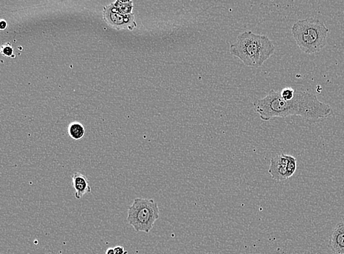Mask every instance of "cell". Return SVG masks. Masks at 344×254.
Wrapping results in <instances>:
<instances>
[{
	"label": "cell",
	"mask_w": 344,
	"mask_h": 254,
	"mask_svg": "<svg viewBox=\"0 0 344 254\" xmlns=\"http://www.w3.org/2000/svg\"><path fill=\"white\" fill-rule=\"evenodd\" d=\"M254 110L264 121L274 117L297 115L307 120H324L332 114L329 105L321 102L313 93L296 90L295 95L290 101L282 98L280 93L271 90L267 96L253 102Z\"/></svg>",
	"instance_id": "obj_1"
},
{
	"label": "cell",
	"mask_w": 344,
	"mask_h": 254,
	"mask_svg": "<svg viewBox=\"0 0 344 254\" xmlns=\"http://www.w3.org/2000/svg\"><path fill=\"white\" fill-rule=\"evenodd\" d=\"M275 51V47L268 36L245 31L239 35L237 41L231 45L232 55L238 57L245 66L259 68Z\"/></svg>",
	"instance_id": "obj_2"
},
{
	"label": "cell",
	"mask_w": 344,
	"mask_h": 254,
	"mask_svg": "<svg viewBox=\"0 0 344 254\" xmlns=\"http://www.w3.org/2000/svg\"><path fill=\"white\" fill-rule=\"evenodd\" d=\"M329 29L322 21L310 17L297 21L291 33L299 49L308 55L320 52L326 44Z\"/></svg>",
	"instance_id": "obj_3"
},
{
	"label": "cell",
	"mask_w": 344,
	"mask_h": 254,
	"mask_svg": "<svg viewBox=\"0 0 344 254\" xmlns=\"http://www.w3.org/2000/svg\"><path fill=\"white\" fill-rule=\"evenodd\" d=\"M159 218V206L154 199L135 198L128 209L127 221L138 232L149 233Z\"/></svg>",
	"instance_id": "obj_4"
},
{
	"label": "cell",
	"mask_w": 344,
	"mask_h": 254,
	"mask_svg": "<svg viewBox=\"0 0 344 254\" xmlns=\"http://www.w3.org/2000/svg\"><path fill=\"white\" fill-rule=\"evenodd\" d=\"M103 17L105 22L109 26L117 29V30L127 28L132 30L137 28L135 15L133 14H130V15H122L116 9L114 3L104 8Z\"/></svg>",
	"instance_id": "obj_5"
},
{
	"label": "cell",
	"mask_w": 344,
	"mask_h": 254,
	"mask_svg": "<svg viewBox=\"0 0 344 254\" xmlns=\"http://www.w3.org/2000/svg\"><path fill=\"white\" fill-rule=\"evenodd\" d=\"M288 155L282 154L271 158L269 173L274 180L277 182L287 179Z\"/></svg>",
	"instance_id": "obj_6"
},
{
	"label": "cell",
	"mask_w": 344,
	"mask_h": 254,
	"mask_svg": "<svg viewBox=\"0 0 344 254\" xmlns=\"http://www.w3.org/2000/svg\"><path fill=\"white\" fill-rule=\"evenodd\" d=\"M329 247L332 254H344V222L336 225L329 237Z\"/></svg>",
	"instance_id": "obj_7"
},
{
	"label": "cell",
	"mask_w": 344,
	"mask_h": 254,
	"mask_svg": "<svg viewBox=\"0 0 344 254\" xmlns=\"http://www.w3.org/2000/svg\"><path fill=\"white\" fill-rule=\"evenodd\" d=\"M72 183L75 190V198L76 199H80L84 195L91 192L88 179L80 173H74L72 177Z\"/></svg>",
	"instance_id": "obj_8"
},
{
	"label": "cell",
	"mask_w": 344,
	"mask_h": 254,
	"mask_svg": "<svg viewBox=\"0 0 344 254\" xmlns=\"http://www.w3.org/2000/svg\"><path fill=\"white\" fill-rule=\"evenodd\" d=\"M68 132L70 137L72 138L74 140H79V139H82L84 137V133H85L82 124L77 123V122L70 124L69 126H68Z\"/></svg>",
	"instance_id": "obj_9"
},
{
	"label": "cell",
	"mask_w": 344,
	"mask_h": 254,
	"mask_svg": "<svg viewBox=\"0 0 344 254\" xmlns=\"http://www.w3.org/2000/svg\"><path fill=\"white\" fill-rule=\"evenodd\" d=\"M114 6L116 9H117V11L122 15H130V14H132L133 2L118 0V1L114 3Z\"/></svg>",
	"instance_id": "obj_10"
},
{
	"label": "cell",
	"mask_w": 344,
	"mask_h": 254,
	"mask_svg": "<svg viewBox=\"0 0 344 254\" xmlns=\"http://www.w3.org/2000/svg\"><path fill=\"white\" fill-rule=\"evenodd\" d=\"M297 159L291 155H288L287 166V179L292 177L297 170Z\"/></svg>",
	"instance_id": "obj_11"
},
{
	"label": "cell",
	"mask_w": 344,
	"mask_h": 254,
	"mask_svg": "<svg viewBox=\"0 0 344 254\" xmlns=\"http://www.w3.org/2000/svg\"><path fill=\"white\" fill-rule=\"evenodd\" d=\"M295 93L296 90L294 89L291 88V87H286L281 90L280 95H281L282 98L286 100V101H290V100L294 98Z\"/></svg>",
	"instance_id": "obj_12"
},
{
	"label": "cell",
	"mask_w": 344,
	"mask_h": 254,
	"mask_svg": "<svg viewBox=\"0 0 344 254\" xmlns=\"http://www.w3.org/2000/svg\"><path fill=\"white\" fill-rule=\"evenodd\" d=\"M14 49L12 46L7 43L2 46L1 54L5 57H15L14 55Z\"/></svg>",
	"instance_id": "obj_13"
},
{
	"label": "cell",
	"mask_w": 344,
	"mask_h": 254,
	"mask_svg": "<svg viewBox=\"0 0 344 254\" xmlns=\"http://www.w3.org/2000/svg\"><path fill=\"white\" fill-rule=\"evenodd\" d=\"M114 250L116 254H128V251H127L122 246H116L114 247Z\"/></svg>",
	"instance_id": "obj_14"
},
{
	"label": "cell",
	"mask_w": 344,
	"mask_h": 254,
	"mask_svg": "<svg viewBox=\"0 0 344 254\" xmlns=\"http://www.w3.org/2000/svg\"><path fill=\"white\" fill-rule=\"evenodd\" d=\"M8 28V23L5 20H1L0 22V28L2 30H6Z\"/></svg>",
	"instance_id": "obj_15"
},
{
	"label": "cell",
	"mask_w": 344,
	"mask_h": 254,
	"mask_svg": "<svg viewBox=\"0 0 344 254\" xmlns=\"http://www.w3.org/2000/svg\"><path fill=\"white\" fill-rule=\"evenodd\" d=\"M106 254H116L114 248H108L106 250Z\"/></svg>",
	"instance_id": "obj_16"
}]
</instances>
